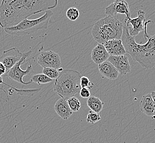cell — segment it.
<instances>
[{"mask_svg":"<svg viewBox=\"0 0 155 143\" xmlns=\"http://www.w3.org/2000/svg\"><path fill=\"white\" fill-rule=\"evenodd\" d=\"M58 1L3 0L0 6V25L14 27L31 15L54 9Z\"/></svg>","mask_w":155,"mask_h":143,"instance_id":"6da1fadb","label":"cell"},{"mask_svg":"<svg viewBox=\"0 0 155 143\" xmlns=\"http://www.w3.org/2000/svg\"><path fill=\"white\" fill-rule=\"evenodd\" d=\"M153 21H147L144 28V38L147 40L145 44H139L135 42V38L129 33L128 27L124 25L122 37L123 44L126 52L129 54L133 59L141 66L146 69L155 67V34L150 35L147 32V26Z\"/></svg>","mask_w":155,"mask_h":143,"instance_id":"7a4b0ae2","label":"cell"},{"mask_svg":"<svg viewBox=\"0 0 155 143\" xmlns=\"http://www.w3.org/2000/svg\"><path fill=\"white\" fill-rule=\"evenodd\" d=\"M124 24L114 17L109 16L99 19L94 25L91 33L98 44L104 45L109 40H121Z\"/></svg>","mask_w":155,"mask_h":143,"instance_id":"3957f363","label":"cell"},{"mask_svg":"<svg viewBox=\"0 0 155 143\" xmlns=\"http://www.w3.org/2000/svg\"><path fill=\"white\" fill-rule=\"evenodd\" d=\"M79 72L74 70H63L54 84V92L61 98L67 100L79 93L81 91V78Z\"/></svg>","mask_w":155,"mask_h":143,"instance_id":"277c9868","label":"cell"},{"mask_svg":"<svg viewBox=\"0 0 155 143\" xmlns=\"http://www.w3.org/2000/svg\"><path fill=\"white\" fill-rule=\"evenodd\" d=\"M53 15V12L48 10L40 18L31 20L27 18L15 26L5 28V31L11 35L24 36L39 30L47 29L50 20Z\"/></svg>","mask_w":155,"mask_h":143,"instance_id":"5b68a950","label":"cell"},{"mask_svg":"<svg viewBox=\"0 0 155 143\" xmlns=\"http://www.w3.org/2000/svg\"><path fill=\"white\" fill-rule=\"evenodd\" d=\"M32 51H29L27 52L24 53V55L17 63L15 64L12 68L11 69L7 72H6V74L3 75V77H7L9 78V79H11L13 81L18 82L19 83L24 84V85H29L32 83L33 82L30 81L28 82H25L23 81V77L26 75H29L33 73V66L31 63L27 67L26 70H22L21 68V64L25 62L26 61V59L29 56H30Z\"/></svg>","mask_w":155,"mask_h":143,"instance_id":"8992f818","label":"cell"},{"mask_svg":"<svg viewBox=\"0 0 155 143\" xmlns=\"http://www.w3.org/2000/svg\"><path fill=\"white\" fill-rule=\"evenodd\" d=\"M38 63L44 68L59 69L62 65L60 55L52 51H42L38 57Z\"/></svg>","mask_w":155,"mask_h":143,"instance_id":"52a82bcc","label":"cell"},{"mask_svg":"<svg viewBox=\"0 0 155 143\" xmlns=\"http://www.w3.org/2000/svg\"><path fill=\"white\" fill-rule=\"evenodd\" d=\"M146 21L145 12L142 10H139L137 12V17L134 19L125 18L124 19L125 25L128 27L129 33L133 37L137 35L144 30Z\"/></svg>","mask_w":155,"mask_h":143,"instance_id":"ba28073f","label":"cell"},{"mask_svg":"<svg viewBox=\"0 0 155 143\" xmlns=\"http://www.w3.org/2000/svg\"><path fill=\"white\" fill-rule=\"evenodd\" d=\"M24 53L21 52L18 48H13L3 51L0 56V62L6 67L7 72L12 68L21 59Z\"/></svg>","mask_w":155,"mask_h":143,"instance_id":"9c48e42d","label":"cell"},{"mask_svg":"<svg viewBox=\"0 0 155 143\" xmlns=\"http://www.w3.org/2000/svg\"><path fill=\"white\" fill-rule=\"evenodd\" d=\"M105 13L112 17H114L117 14L125 15L127 18H130L131 17L128 3L124 0L114 1L110 5L105 8Z\"/></svg>","mask_w":155,"mask_h":143,"instance_id":"30bf717a","label":"cell"},{"mask_svg":"<svg viewBox=\"0 0 155 143\" xmlns=\"http://www.w3.org/2000/svg\"><path fill=\"white\" fill-rule=\"evenodd\" d=\"M107 61L114 65L121 75H127L131 71V66L129 63L128 57L126 55L110 56Z\"/></svg>","mask_w":155,"mask_h":143,"instance_id":"8fae6325","label":"cell"},{"mask_svg":"<svg viewBox=\"0 0 155 143\" xmlns=\"http://www.w3.org/2000/svg\"><path fill=\"white\" fill-rule=\"evenodd\" d=\"M104 45L110 56H123L127 53L122 40H109L106 42Z\"/></svg>","mask_w":155,"mask_h":143,"instance_id":"7c38bea8","label":"cell"},{"mask_svg":"<svg viewBox=\"0 0 155 143\" xmlns=\"http://www.w3.org/2000/svg\"><path fill=\"white\" fill-rule=\"evenodd\" d=\"M110 56L104 45L100 44H98L93 48L91 54L93 62L98 65L107 61Z\"/></svg>","mask_w":155,"mask_h":143,"instance_id":"4fadbf2b","label":"cell"},{"mask_svg":"<svg viewBox=\"0 0 155 143\" xmlns=\"http://www.w3.org/2000/svg\"><path fill=\"white\" fill-rule=\"evenodd\" d=\"M100 73L104 77L110 80H116L119 76V72L109 61H106L98 66Z\"/></svg>","mask_w":155,"mask_h":143,"instance_id":"5bb4252c","label":"cell"},{"mask_svg":"<svg viewBox=\"0 0 155 143\" xmlns=\"http://www.w3.org/2000/svg\"><path fill=\"white\" fill-rule=\"evenodd\" d=\"M54 109L59 116L63 119H68L72 116L73 111L69 106L66 99L60 98L55 103Z\"/></svg>","mask_w":155,"mask_h":143,"instance_id":"9a60e30c","label":"cell"},{"mask_svg":"<svg viewBox=\"0 0 155 143\" xmlns=\"http://www.w3.org/2000/svg\"><path fill=\"white\" fill-rule=\"evenodd\" d=\"M140 109L147 116L153 117L155 105L151 93L143 96L140 102Z\"/></svg>","mask_w":155,"mask_h":143,"instance_id":"2e32d148","label":"cell"},{"mask_svg":"<svg viewBox=\"0 0 155 143\" xmlns=\"http://www.w3.org/2000/svg\"><path fill=\"white\" fill-rule=\"evenodd\" d=\"M87 105L91 111L96 113H100L103 110L104 102L97 97L91 96L87 100Z\"/></svg>","mask_w":155,"mask_h":143,"instance_id":"e0dca14e","label":"cell"},{"mask_svg":"<svg viewBox=\"0 0 155 143\" xmlns=\"http://www.w3.org/2000/svg\"><path fill=\"white\" fill-rule=\"evenodd\" d=\"M52 79L48 77L46 75L44 74H37L34 75L31 78V81L34 83L38 84H44L48 83L52 81Z\"/></svg>","mask_w":155,"mask_h":143,"instance_id":"ac0fdd59","label":"cell"},{"mask_svg":"<svg viewBox=\"0 0 155 143\" xmlns=\"http://www.w3.org/2000/svg\"><path fill=\"white\" fill-rule=\"evenodd\" d=\"M67 102L69 106L71 108L73 112H76L79 111L81 108V103L80 100L76 97L73 96L68 98Z\"/></svg>","mask_w":155,"mask_h":143,"instance_id":"d6986e66","label":"cell"},{"mask_svg":"<svg viewBox=\"0 0 155 143\" xmlns=\"http://www.w3.org/2000/svg\"><path fill=\"white\" fill-rule=\"evenodd\" d=\"M42 74L46 75L51 79H56L60 75V73L58 69L52 68H44L42 71Z\"/></svg>","mask_w":155,"mask_h":143,"instance_id":"ffe728a7","label":"cell"},{"mask_svg":"<svg viewBox=\"0 0 155 143\" xmlns=\"http://www.w3.org/2000/svg\"><path fill=\"white\" fill-rule=\"evenodd\" d=\"M66 16L71 21H76L79 17V11L75 7H71L67 11Z\"/></svg>","mask_w":155,"mask_h":143,"instance_id":"44dd1931","label":"cell"},{"mask_svg":"<svg viewBox=\"0 0 155 143\" xmlns=\"http://www.w3.org/2000/svg\"><path fill=\"white\" fill-rule=\"evenodd\" d=\"M101 119L100 113H96L92 111H90L87 118V122L91 124L98 122Z\"/></svg>","mask_w":155,"mask_h":143,"instance_id":"7402d4cb","label":"cell"},{"mask_svg":"<svg viewBox=\"0 0 155 143\" xmlns=\"http://www.w3.org/2000/svg\"><path fill=\"white\" fill-rule=\"evenodd\" d=\"M94 84L90 81V79L86 76H82L81 78V88L91 89Z\"/></svg>","mask_w":155,"mask_h":143,"instance_id":"603a6c76","label":"cell"},{"mask_svg":"<svg viewBox=\"0 0 155 143\" xmlns=\"http://www.w3.org/2000/svg\"><path fill=\"white\" fill-rule=\"evenodd\" d=\"M79 94H80V96L83 98H89L91 96V93L90 91V90L87 88H81Z\"/></svg>","mask_w":155,"mask_h":143,"instance_id":"cb8c5ba5","label":"cell"},{"mask_svg":"<svg viewBox=\"0 0 155 143\" xmlns=\"http://www.w3.org/2000/svg\"><path fill=\"white\" fill-rule=\"evenodd\" d=\"M7 72L6 71V67L3 65L1 62H0V76H3L6 74Z\"/></svg>","mask_w":155,"mask_h":143,"instance_id":"d4e9b609","label":"cell"},{"mask_svg":"<svg viewBox=\"0 0 155 143\" xmlns=\"http://www.w3.org/2000/svg\"><path fill=\"white\" fill-rule=\"evenodd\" d=\"M151 95L153 101V102H154V105H155V110H154V114H153V118H155V91H152V92H151Z\"/></svg>","mask_w":155,"mask_h":143,"instance_id":"484cf974","label":"cell"}]
</instances>
